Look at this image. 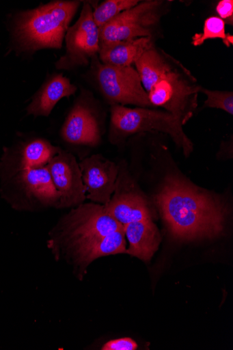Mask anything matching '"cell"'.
I'll return each mask as SVG.
<instances>
[{"label": "cell", "instance_id": "1", "mask_svg": "<svg viewBox=\"0 0 233 350\" xmlns=\"http://www.w3.org/2000/svg\"><path fill=\"white\" fill-rule=\"evenodd\" d=\"M154 201L176 239H213L224 231L228 208L223 202L183 178H166Z\"/></svg>", "mask_w": 233, "mask_h": 350}, {"label": "cell", "instance_id": "2", "mask_svg": "<svg viewBox=\"0 0 233 350\" xmlns=\"http://www.w3.org/2000/svg\"><path fill=\"white\" fill-rule=\"evenodd\" d=\"M174 60L152 47L135 64L152 106L165 109L184 125L197 107V94L202 87Z\"/></svg>", "mask_w": 233, "mask_h": 350}, {"label": "cell", "instance_id": "3", "mask_svg": "<svg viewBox=\"0 0 233 350\" xmlns=\"http://www.w3.org/2000/svg\"><path fill=\"white\" fill-rule=\"evenodd\" d=\"M80 1H53L16 14L12 26L13 41L20 52L59 49Z\"/></svg>", "mask_w": 233, "mask_h": 350}, {"label": "cell", "instance_id": "4", "mask_svg": "<svg viewBox=\"0 0 233 350\" xmlns=\"http://www.w3.org/2000/svg\"><path fill=\"white\" fill-rule=\"evenodd\" d=\"M104 205L82 204L63 216L49 233L48 247L57 258L73 254L122 229Z\"/></svg>", "mask_w": 233, "mask_h": 350}, {"label": "cell", "instance_id": "5", "mask_svg": "<svg viewBox=\"0 0 233 350\" xmlns=\"http://www.w3.org/2000/svg\"><path fill=\"white\" fill-rule=\"evenodd\" d=\"M182 126L179 118L167 111L142 107L131 109L118 105H112L111 109L110 139L113 144H118L131 135L159 132L172 137L188 157L192 152L193 146L184 133Z\"/></svg>", "mask_w": 233, "mask_h": 350}, {"label": "cell", "instance_id": "6", "mask_svg": "<svg viewBox=\"0 0 233 350\" xmlns=\"http://www.w3.org/2000/svg\"><path fill=\"white\" fill-rule=\"evenodd\" d=\"M0 193L16 210L57 209L59 200L48 166L25 170L0 180Z\"/></svg>", "mask_w": 233, "mask_h": 350}, {"label": "cell", "instance_id": "7", "mask_svg": "<svg viewBox=\"0 0 233 350\" xmlns=\"http://www.w3.org/2000/svg\"><path fill=\"white\" fill-rule=\"evenodd\" d=\"M94 66L95 78L105 99L112 105L151 107L148 94L134 68L116 67L99 62Z\"/></svg>", "mask_w": 233, "mask_h": 350}, {"label": "cell", "instance_id": "8", "mask_svg": "<svg viewBox=\"0 0 233 350\" xmlns=\"http://www.w3.org/2000/svg\"><path fill=\"white\" fill-rule=\"evenodd\" d=\"M119 165L114 193L104 205L106 211L122 226L143 219H155L156 211L125 165Z\"/></svg>", "mask_w": 233, "mask_h": 350}, {"label": "cell", "instance_id": "9", "mask_svg": "<svg viewBox=\"0 0 233 350\" xmlns=\"http://www.w3.org/2000/svg\"><path fill=\"white\" fill-rule=\"evenodd\" d=\"M93 10L85 3L77 23L69 27L65 36L66 53L55 62L57 70H71L85 66L99 51V28L94 21Z\"/></svg>", "mask_w": 233, "mask_h": 350}, {"label": "cell", "instance_id": "10", "mask_svg": "<svg viewBox=\"0 0 233 350\" xmlns=\"http://www.w3.org/2000/svg\"><path fill=\"white\" fill-rule=\"evenodd\" d=\"M161 1H146L126 10L99 28L100 44L152 36L159 21Z\"/></svg>", "mask_w": 233, "mask_h": 350}, {"label": "cell", "instance_id": "11", "mask_svg": "<svg viewBox=\"0 0 233 350\" xmlns=\"http://www.w3.org/2000/svg\"><path fill=\"white\" fill-rule=\"evenodd\" d=\"M61 150L41 137H31L4 148L0 159V180L25 170L47 166Z\"/></svg>", "mask_w": 233, "mask_h": 350}, {"label": "cell", "instance_id": "12", "mask_svg": "<svg viewBox=\"0 0 233 350\" xmlns=\"http://www.w3.org/2000/svg\"><path fill=\"white\" fill-rule=\"evenodd\" d=\"M47 166L59 197L57 209L72 208L83 204L86 191L77 158L61 150Z\"/></svg>", "mask_w": 233, "mask_h": 350}, {"label": "cell", "instance_id": "13", "mask_svg": "<svg viewBox=\"0 0 233 350\" xmlns=\"http://www.w3.org/2000/svg\"><path fill=\"white\" fill-rule=\"evenodd\" d=\"M86 199L105 205L111 200L115 188L119 165L101 154H93L79 163Z\"/></svg>", "mask_w": 233, "mask_h": 350}, {"label": "cell", "instance_id": "14", "mask_svg": "<svg viewBox=\"0 0 233 350\" xmlns=\"http://www.w3.org/2000/svg\"><path fill=\"white\" fill-rule=\"evenodd\" d=\"M61 137L73 145L96 146L101 142V131L93 109L84 99L70 111L61 129Z\"/></svg>", "mask_w": 233, "mask_h": 350}, {"label": "cell", "instance_id": "15", "mask_svg": "<svg viewBox=\"0 0 233 350\" xmlns=\"http://www.w3.org/2000/svg\"><path fill=\"white\" fill-rule=\"evenodd\" d=\"M125 237L128 242L126 254L144 262H148L158 250L162 238L151 219L130 222L123 226Z\"/></svg>", "mask_w": 233, "mask_h": 350}, {"label": "cell", "instance_id": "16", "mask_svg": "<svg viewBox=\"0 0 233 350\" xmlns=\"http://www.w3.org/2000/svg\"><path fill=\"white\" fill-rule=\"evenodd\" d=\"M77 88L61 74L51 76L32 98L27 107V114L34 117H48L63 98L74 94Z\"/></svg>", "mask_w": 233, "mask_h": 350}, {"label": "cell", "instance_id": "17", "mask_svg": "<svg viewBox=\"0 0 233 350\" xmlns=\"http://www.w3.org/2000/svg\"><path fill=\"white\" fill-rule=\"evenodd\" d=\"M153 47L152 38L100 44L98 55L105 65L116 67L131 66L147 50Z\"/></svg>", "mask_w": 233, "mask_h": 350}, {"label": "cell", "instance_id": "18", "mask_svg": "<svg viewBox=\"0 0 233 350\" xmlns=\"http://www.w3.org/2000/svg\"><path fill=\"white\" fill-rule=\"evenodd\" d=\"M126 241L123 228L72 254L68 259L82 269L93 261L114 254H126Z\"/></svg>", "mask_w": 233, "mask_h": 350}, {"label": "cell", "instance_id": "19", "mask_svg": "<svg viewBox=\"0 0 233 350\" xmlns=\"http://www.w3.org/2000/svg\"><path fill=\"white\" fill-rule=\"evenodd\" d=\"M139 3L138 0H107L93 11V19L98 28L102 27L121 13Z\"/></svg>", "mask_w": 233, "mask_h": 350}, {"label": "cell", "instance_id": "20", "mask_svg": "<svg viewBox=\"0 0 233 350\" xmlns=\"http://www.w3.org/2000/svg\"><path fill=\"white\" fill-rule=\"evenodd\" d=\"M221 39L227 47L232 45L233 38L225 33V24L218 16L208 18L204 23L202 33L195 34L192 38V44L194 46H202L206 40Z\"/></svg>", "mask_w": 233, "mask_h": 350}, {"label": "cell", "instance_id": "21", "mask_svg": "<svg viewBox=\"0 0 233 350\" xmlns=\"http://www.w3.org/2000/svg\"><path fill=\"white\" fill-rule=\"evenodd\" d=\"M200 92H203L208 97L204 107L221 109L226 113L233 114V93L227 91H213L202 87Z\"/></svg>", "mask_w": 233, "mask_h": 350}, {"label": "cell", "instance_id": "22", "mask_svg": "<svg viewBox=\"0 0 233 350\" xmlns=\"http://www.w3.org/2000/svg\"><path fill=\"white\" fill-rule=\"evenodd\" d=\"M137 342L131 338H121L111 340L106 342L102 347V350H137Z\"/></svg>", "mask_w": 233, "mask_h": 350}, {"label": "cell", "instance_id": "23", "mask_svg": "<svg viewBox=\"0 0 233 350\" xmlns=\"http://www.w3.org/2000/svg\"><path fill=\"white\" fill-rule=\"evenodd\" d=\"M216 10L219 16L222 19L225 24L233 25V1L232 0H221Z\"/></svg>", "mask_w": 233, "mask_h": 350}]
</instances>
